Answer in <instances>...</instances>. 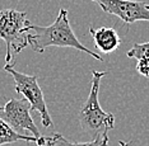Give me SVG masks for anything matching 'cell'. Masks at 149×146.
<instances>
[{"label": "cell", "instance_id": "11", "mask_svg": "<svg viewBox=\"0 0 149 146\" xmlns=\"http://www.w3.org/2000/svg\"><path fill=\"white\" fill-rule=\"evenodd\" d=\"M136 71L140 75L149 77V57H141L138 59L136 62Z\"/></svg>", "mask_w": 149, "mask_h": 146}, {"label": "cell", "instance_id": "4", "mask_svg": "<svg viewBox=\"0 0 149 146\" xmlns=\"http://www.w3.org/2000/svg\"><path fill=\"white\" fill-rule=\"evenodd\" d=\"M4 70L8 74H10L14 79L15 83V93L22 94L23 98L31 104V111L38 112L41 122L43 127H52V120L49 113V108H47L45 97L38 85L36 75H27V74L19 73L14 70V66L6 64Z\"/></svg>", "mask_w": 149, "mask_h": 146}, {"label": "cell", "instance_id": "7", "mask_svg": "<svg viewBox=\"0 0 149 146\" xmlns=\"http://www.w3.org/2000/svg\"><path fill=\"white\" fill-rule=\"evenodd\" d=\"M89 33L93 38L96 48L103 53H112L121 45L118 33L111 27H101V28L89 27Z\"/></svg>", "mask_w": 149, "mask_h": 146}, {"label": "cell", "instance_id": "8", "mask_svg": "<svg viewBox=\"0 0 149 146\" xmlns=\"http://www.w3.org/2000/svg\"><path fill=\"white\" fill-rule=\"evenodd\" d=\"M46 146H108V135H100L88 142H74L60 134H54L51 137H46Z\"/></svg>", "mask_w": 149, "mask_h": 146}, {"label": "cell", "instance_id": "6", "mask_svg": "<svg viewBox=\"0 0 149 146\" xmlns=\"http://www.w3.org/2000/svg\"><path fill=\"white\" fill-rule=\"evenodd\" d=\"M101 6L104 13L120 18L126 24L139 20L149 22V4L135 0H92Z\"/></svg>", "mask_w": 149, "mask_h": 146}, {"label": "cell", "instance_id": "10", "mask_svg": "<svg viewBox=\"0 0 149 146\" xmlns=\"http://www.w3.org/2000/svg\"><path fill=\"white\" fill-rule=\"evenodd\" d=\"M129 59H141V57H149V42L145 43H135L130 50L126 52Z\"/></svg>", "mask_w": 149, "mask_h": 146}, {"label": "cell", "instance_id": "5", "mask_svg": "<svg viewBox=\"0 0 149 146\" xmlns=\"http://www.w3.org/2000/svg\"><path fill=\"white\" fill-rule=\"evenodd\" d=\"M0 118H3L13 130L23 135H32L37 138L38 146L46 145V137L41 136L35 121L31 117V104L26 99L10 98L3 107H0Z\"/></svg>", "mask_w": 149, "mask_h": 146}, {"label": "cell", "instance_id": "1", "mask_svg": "<svg viewBox=\"0 0 149 146\" xmlns=\"http://www.w3.org/2000/svg\"><path fill=\"white\" fill-rule=\"evenodd\" d=\"M28 43L35 52L42 53L49 47H70L86 52L98 61H102L98 53L82 45L69 23V14L66 9H60L55 22L47 27L29 24Z\"/></svg>", "mask_w": 149, "mask_h": 146}, {"label": "cell", "instance_id": "9", "mask_svg": "<svg viewBox=\"0 0 149 146\" xmlns=\"http://www.w3.org/2000/svg\"><path fill=\"white\" fill-rule=\"evenodd\" d=\"M17 141H27V142H37V138L32 135H23L17 132L9 126L6 122L0 118V146L14 144Z\"/></svg>", "mask_w": 149, "mask_h": 146}, {"label": "cell", "instance_id": "2", "mask_svg": "<svg viewBox=\"0 0 149 146\" xmlns=\"http://www.w3.org/2000/svg\"><path fill=\"white\" fill-rule=\"evenodd\" d=\"M106 75V71H92V86L89 95L79 111L80 126L88 136H91V138H94L100 135H106L115 127V116L112 113L104 112L98 100L101 80Z\"/></svg>", "mask_w": 149, "mask_h": 146}, {"label": "cell", "instance_id": "12", "mask_svg": "<svg viewBox=\"0 0 149 146\" xmlns=\"http://www.w3.org/2000/svg\"><path fill=\"white\" fill-rule=\"evenodd\" d=\"M118 145H120V146H129V145H130V141H123V140H120V141H118Z\"/></svg>", "mask_w": 149, "mask_h": 146}, {"label": "cell", "instance_id": "3", "mask_svg": "<svg viewBox=\"0 0 149 146\" xmlns=\"http://www.w3.org/2000/svg\"><path fill=\"white\" fill-rule=\"evenodd\" d=\"M29 24L27 12L17 9L0 10V38L4 39L6 45L5 61L9 65H14L17 55L29 46Z\"/></svg>", "mask_w": 149, "mask_h": 146}]
</instances>
